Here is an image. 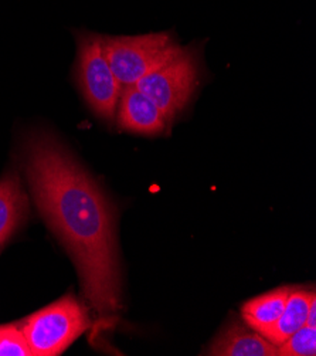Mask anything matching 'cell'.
<instances>
[{"label":"cell","instance_id":"3957f363","mask_svg":"<svg viewBox=\"0 0 316 356\" xmlns=\"http://www.w3.org/2000/svg\"><path fill=\"white\" fill-rule=\"evenodd\" d=\"M102 49L122 87L135 86L152 70L183 50L166 33L102 38Z\"/></svg>","mask_w":316,"mask_h":356},{"label":"cell","instance_id":"9c48e42d","mask_svg":"<svg viewBox=\"0 0 316 356\" xmlns=\"http://www.w3.org/2000/svg\"><path fill=\"white\" fill-rule=\"evenodd\" d=\"M292 287H278L269 293L249 300L241 308L244 323L253 331L264 335L283 314Z\"/></svg>","mask_w":316,"mask_h":356},{"label":"cell","instance_id":"52a82bcc","mask_svg":"<svg viewBox=\"0 0 316 356\" xmlns=\"http://www.w3.org/2000/svg\"><path fill=\"white\" fill-rule=\"evenodd\" d=\"M207 355L215 356H278V348L261 334L233 321L215 339Z\"/></svg>","mask_w":316,"mask_h":356},{"label":"cell","instance_id":"7c38bea8","mask_svg":"<svg viewBox=\"0 0 316 356\" xmlns=\"http://www.w3.org/2000/svg\"><path fill=\"white\" fill-rule=\"evenodd\" d=\"M0 356H33L19 324L0 327Z\"/></svg>","mask_w":316,"mask_h":356},{"label":"cell","instance_id":"6da1fadb","mask_svg":"<svg viewBox=\"0 0 316 356\" xmlns=\"http://www.w3.org/2000/svg\"><path fill=\"white\" fill-rule=\"evenodd\" d=\"M23 166L39 211L77 267L84 297L99 315L118 311L122 282L113 203L73 154L47 132L27 139Z\"/></svg>","mask_w":316,"mask_h":356},{"label":"cell","instance_id":"5b68a950","mask_svg":"<svg viewBox=\"0 0 316 356\" xmlns=\"http://www.w3.org/2000/svg\"><path fill=\"white\" fill-rule=\"evenodd\" d=\"M78 83L91 110L102 120L113 121L122 86L114 76L102 49V38L87 34L78 43Z\"/></svg>","mask_w":316,"mask_h":356},{"label":"cell","instance_id":"30bf717a","mask_svg":"<svg viewBox=\"0 0 316 356\" xmlns=\"http://www.w3.org/2000/svg\"><path fill=\"white\" fill-rule=\"evenodd\" d=\"M315 298L313 291L292 287L283 314L263 337L276 348L285 342L294 332L306 324L308 311Z\"/></svg>","mask_w":316,"mask_h":356},{"label":"cell","instance_id":"4fadbf2b","mask_svg":"<svg viewBox=\"0 0 316 356\" xmlns=\"http://www.w3.org/2000/svg\"><path fill=\"white\" fill-rule=\"evenodd\" d=\"M309 327H316V298L310 302L308 316H306V324Z\"/></svg>","mask_w":316,"mask_h":356},{"label":"cell","instance_id":"8992f818","mask_svg":"<svg viewBox=\"0 0 316 356\" xmlns=\"http://www.w3.org/2000/svg\"><path fill=\"white\" fill-rule=\"evenodd\" d=\"M115 115L122 129L144 135H158L167 124L156 104L136 86L122 87Z\"/></svg>","mask_w":316,"mask_h":356},{"label":"cell","instance_id":"ba28073f","mask_svg":"<svg viewBox=\"0 0 316 356\" xmlns=\"http://www.w3.org/2000/svg\"><path fill=\"white\" fill-rule=\"evenodd\" d=\"M28 200L17 173L0 177V252L27 216Z\"/></svg>","mask_w":316,"mask_h":356},{"label":"cell","instance_id":"277c9868","mask_svg":"<svg viewBox=\"0 0 316 356\" xmlns=\"http://www.w3.org/2000/svg\"><path fill=\"white\" fill-rule=\"evenodd\" d=\"M197 84V67L192 53L182 50L165 61L135 86L151 98L167 122L176 117L189 102Z\"/></svg>","mask_w":316,"mask_h":356},{"label":"cell","instance_id":"7a4b0ae2","mask_svg":"<svg viewBox=\"0 0 316 356\" xmlns=\"http://www.w3.org/2000/svg\"><path fill=\"white\" fill-rule=\"evenodd\" d=\"M17 324L33 356H57L87 331L90 318L85 307L67 294Z\"/></svg>","mask_w":316,"mask_h":356},{"label":"cell","instance_id":"8fae6325","mask_svg":"<svg viewBox=\"0 0 316 356\" xmlns=\"http://www.w3.org/2000/svg\"><path fill=\"white\" fill-rule=\"evenodd\" d=\"M279 356H315L316 327L303 325L278 346Z\"/></svg>","mask_w":316,"mask_h":356}]
</instances>
